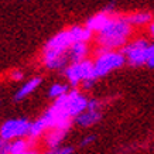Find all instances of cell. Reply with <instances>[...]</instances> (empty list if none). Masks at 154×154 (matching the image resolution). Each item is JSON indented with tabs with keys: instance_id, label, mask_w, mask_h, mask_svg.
I'll list each match as a JSON object with an SVG mask.
<instances>
[{
	"instance_id": "cell-15",
	"label": "cell",
	"mask_w": 154,
	"mask_h": 154,
	"mask_svg": "<svg viewBox=\"0 0 154 154\" xmlns=\"http://www.w3.org/2000/svg\"><path fill=\"white\" fill-rule=\"evenodd\" d=\"M65 134H66V131L58 130V129H51V130H48L47 134H45V144L48 146V149L60 147V144L62 143Z\"/></svg>"
},
{
	"instance_id": "cell-23",
	"label": "cell",
	"mask_w": 154,
	"mask_h": 154,
	"mask_svg": "<svg viewBox=\"0 0 154 154\" xmlns=\"http://www.w3.org/2000/svg\"><path fill=\"white\" fill-rule=\"evenodd\" d=\"M94 141H95V136H86V137H84L82 141H81V147H86V146L92 144Z\"/></svg>"
},
{
	"instance_id": "cell-7",
	"label": "cell",
	"mask_w": 154,
	"mask_h": 154,
	"mask_svg": "<svg viewBox=\"0 0 154 154\" xmlns=\"http://www.w3.org/2000/svg\"><path fill=\"white\" fill-rule=\"evenodd\" d=\"M30 125L31 122H28L24 117L9 119L0 126V137L6 141H11L19 137H26L30 131Z\"/></svg>"
},
{
	"instance_id": "cell-12",
	"label": "cell",
	"mask_w": 154,
	"mask_h": 154,
	"mask_svg": "<svg viewBox=\"0 0 154 154\" xmlns=\"http://www.w3.org/2000/svg\"><path fill=\"white\" fill-rule=\"evenodd\" d=\"M33 139H24V137H19V139H14V140L9 141V154H21L27 150L33 149L34 144Z\"/></svg>"
},
{
	"instance_id": "cell-2",
	"label": "cell",
	"mask_w": 154,
	"mask_h": 154,
	"mask_svg": "<svg viewBox=\"0 0 154 154\" xmlns=\"http://www.w3.org/2000/svg\"><path fill=\"white\" fill-rule=\"evenodd\" d=\"M131 33H133V26L129 23L127 17L115 14L112 20L99 33H96L95 38L99 47L107 50H119L129 42Z\"/></svg>"
},
{
	"instance_id": "cell-22",
	"label": "cell",
	"mask_w": 154,
	"mask_h": 154,
	"mask_svg": "<svg viewBox=\"0 0 154 154\" xmlns=\"http://www.w3.org/2000/svg\"><path fill=\"white\" fill-rule=\"evenodd\" d=\"M0 154H9V141L0 137Z\"/></svg>"
},
{
	"instance_id": "cell-10",
	"label": "cell",
	"mask_w": 154,
	"mask_h": 154,
	"mask_svg": "<svg viewBox=\"0 0 154 154\" xmlns=\"http://www.w3.org/2000/svg\"><path fill=\"white\" fill-rule=\"evenodd\" d=\"M69 34L74 42H89L94 37V33L89 30L86 26H79V24H74L69 28Z\"/></svg>"
},
{
	"instance_id": "cell-9",
	"label": "cell",
	"mask_w": 154,
	"mask_h": 154,
	"mask_svg": "<svg viewBox=\"0 0 154 154\" xmlns=\"http://www.w3.org/2000/svg\"><path fill=\"white\" fill-rule=\"evenodd\" d=\"M102 119V113L100 110H91V109H86L84 112L78 115V116L74 119V122L81 127H91L96 125L99 120Z\"/></svg>"
},
{
	"instance_id": "cell-1",
	"label": "cell",
	"mask_w": 154,
	"mask_h": 154,
	"mask_svg": "<svg viewBox=\"0 0 154 154\" xmlns=\"http://www.w3.org/2000/svg\"><path fill=\"white\" fill-rule=\"evenodd\" d=\"M72 44L74 40L68 28L52 35L42 47V65L47 69H65L71 64L69 48Z\"/></svg>"
},
{
	"instance_id": "cell-16",
	"label": "cell",
	"mask_w": 154,
	"mask_h": 154,
	"mask_svg": "<svg viewBox=\"0 0 154 154\" xmlns=\"http://www.w3.org/2000/svg\"><path fill=\"white\" fill-rule=\"evenodd\" d=\"M45 131H48V127H47V125H45V122L42 120V117H38L37 120L31 122L30 131H28V137L33 139V140H37Z\"/></svg>"
},
{
	"instance_id": "cell-13",
	"label": "cell",
	"mask_w": 154,
	"mask_h": 154,
	"mask_svg": "<svg viewBox=\"0 0 154 154\" xmlns=\"http://www.w3.org/2000/svg\"><path fill=\"white\" fill-rule=\"evenodd\" d=\"M89 55V44L88 42H74L69 48V60L71 62L86 60Z\"/></svg>"
},
{
	"instance_id": "cell-17",
	"label": "cell",
	"mask_w": 154,
	"mask_h": 154,
	"mask_svg": "<svg viewBox=\"0 0 154 154\" xmlns=\"http://www.w3.org/2000/svg\"><path fill=\"white\" fill-rule=\"evenodd\" d=\"M69 92V88H68V85L65 84H60V82H57V84L51 85L50 86V89H48V96L50 98H60V96H62V95H65Z\"/></svg>"
},
{
	"instance_id": "cell-5",
	"label": "cell",
	"mask_w": 154,
	"mask_h": 154,
	"mask_svg": "<svg viewBox=\"0 0 154 154\" xmlns=\"http://www.w3.org/2000/svg\"><path fill=\"white\" fill-rule=\"evenodd\" d=\"M88 102L89 99L82 92H79L78 89H72L68 94L54 99V105H57L66 115H69L74 119L88 109Z\"/></svg>"
},
{
	"instance_id": "cell-14",
	"label": "cell",
	"mask_w": 154,
	"mask_h": 154,
	"mask_svg": "<svg viewBox=\"0 0 154 154\" xmlns=\"http://www.w3.org/2000/svg\"><path fill=\"white\" fill-rule=\"evenodd\" d=\"M126 17L133 27H144V26H149L154 19L153 14L150 13V11H134V13L129 14Z\"/></svg>"
},
{
	"instance_id": "cell-19",
	"label": "cell",
	"mask_w": 154,
	"mask_h": 154,
	"mask_svg": "<svg viewBox=\"0 0 154 154\" xmlns=\"http://www.w3.org/2000/svg\"><path fill=\"white\" fill-rule=\"evenodd\" d=\"M146 65L150 68H154V44H150L147 50V62Z\"/></svg>"
},
{
	"instance_id": "cell-3",
	"label": "cell",
	"mask_w": 154,
	"mask_h": 154,
	"mask_svg": "<svg viewBox=\"0 0 154 154\" xmlns=\"http://www.w3.org/2000/svg\"><path fill=\"white\" fill-rule=\"evenodd\" d=\"M126 64V57L119 50H107L103 47L96 48V57L94 60L95 74L98 78L106 76L113 71L119 69Z\"/></svg>"
},
{
	"instance_id": "cell-11",
	"label": "cell",
	"mask_w": 154,
	"mask_h": 154,
	"mask_svg": "<svg viewBox=\"0 0 154 154\" xmlns=\"http://www.w3.org/2000/svg\"><path fill=\"white\" fill-rule=\"evenodd\" d=\"M40 84H41V76H34V78H31V79L26 81V82L20 86L19 91L16 92L14 99H16V100H21V99L27 98L28 95H31L34 91L40 86Z\"/></svg>"
},
{
	"instance_id": "cell-20",
	"label": "cell",
	"mask_w": 154,
	"mask_h": 154,
	"mask_svg": "<svg viewBox=\"0 0 154 154\" xmlns=\"http://www.w3.org/2000/svg\"><path fill=\"white\" fill-rule=\"evenodd\" d=\"M9 76H10V79L13 81V82H20V81L24 78V74H23V71L21 69H11V72L9 74Z\"/></svg>"
},
{
	"instance_id": "cell-4",
	"label": "cell",
	"mask_w": 154,
	"mask_h": 154,
	"mask_svg": "<svg viewBox=\"0 0 154 154\" xmlns=\"http://www.w3.org/2000/svg\"><path fill=\"white\" fill-rule=\"evenodd\" d=\"M65 78L68 79L71 86H78L82 85V82L88 79H98V76L95 74L94 68V61L91 60H82L76 61V62H71L69 65L64 69Z\"/></svg>"
},
{
	"instance_id": "cell-8",
	"label": "cell",
	"mask_w": 154,
	"mask_h": 154,
	"mask_svg": "<svg viewBox=\"0 0 154 154\" xmlns=\"http://www.w3.org/2000/svg\"><path fill=\"white\" fill-rule=\"evenodd\" d=\"M113 16H115V11H113V10L105 9L103 11H99V13H95L94 16H91V17L86 20L85 26H86L94 34H96L112 20Z\"/></svg>"
},
{
	"instance_id": "cell-6",
	"label": "cell",
	"mask_w": 154,
	"mask_h": 154,
	"mask_svg": "<svg viewBox=\"0 0 154 154\" xmlns=\"http://www.w3.org/2000/svg\"><path fill=\"white\" fill-rule=\"evenodd\" d=\"M150 42L144 38H136L129 41L125 47L120 48L123 55L126 57V62L131 66H143L147 62V50Z\"/></svg>"
},
{
	"instance_id": "cell-24",
	"label": "cell",
	"mask_w": 154,
	"mask_h": 154,
	"mask_svg": "<svg viewBox=\"0 0 154 154\" xmlns=\"http://www.w3.org/2000/svg\"><path fill=\"white\" fill-rule=\"evenodd\" d=\"M149 33H150V35H151V38L154 40V19H153V21L149 24Z\"/></svg>"
},
{
	"instance_id": "cell-21",
	"label": "cell",
	"mask_w": 154,
	"mask_h": 154,
	"mask_svg": "<svg viewBox=\"0 0 154 154\" xmlns=\"http://www.w3.org/2000/svg\"><path fill=\"white\" fill-rule=\"evenodd\" d=\"M99 107H100V102H99L98 99H89L88 109H91V110H99Z\"/></svg>"
},
{
	"instance_id": "cell-18",
	"label": "cell",
	"mask_w": 154,
	"mask_h": 154,
	"mask_svg": "<svg viewBox=\"0 0 154 154\" xmlns=\"http://www.w3.org/2000/svg\"><path fill=\"white\" fill-rule=\"evenodd\" d=\"M74 153V149L69 147V146H65V147H55V149H50L47 150L45 153L42 154H72Z\"/></svg>"
}]
</instances>
